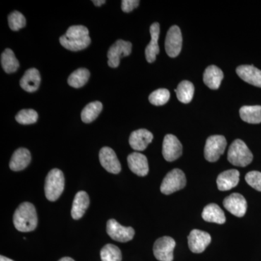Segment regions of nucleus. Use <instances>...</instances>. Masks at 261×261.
<instances>
[{
  "label": "nucleus",
  "mask_w": 261,
  "mask_h": 261,
  "mask_svg": "<svg viewBox=\"0 0 261 261\" xmlns=\"http://www.w3.org/2000/svg\"><path fill=\"white\" fill-rule=\"evenodd\" d=\"M13 224L16 229L21 232H29L35 230L38 218L34 205L28 202L19 205L13 216Z\"/></svg>",
  "instance_id": "obj_1"
},
{
  "label": "nucleus",
  "mask_w": 261,
  "mask_h": 261,
  "mask_svg": "<svg viewBox=\"0 0 261 261\" xmlns=\"http://www.w3.org/2000/svg\"><path fill=\"white\" fill-rule=\"evenodd\" d=\"M253 154L241 140L233 141L228 151V161L233 166L245 167L250 164Z\"/></svg>",
  "instance_id": "obj_2"
},
{
  "label": "nucleus",
  "mask_w": 261,
  "mask_h": 261,
  "mask_svg": "<svg viewBox=\"0 0 261 261\" xmlns=\"http://www.w3.org/2000/svg\"><path fill=\"white\" fill-rule=\"evenodd\" d=\"M65 187L64 175L61 170L54 168L48 173L44 192L48 200L54 202L61 197Z\"/></svg>",
  "instance_id": "obj_3"
},
{
  "label": "nucleus",
  "mask_w": 261,
  "mask_h": 261,
  "mask_svg": "<svg viewBox=\"0 0 261 261\" xmlns=\"http://www.w3.org/2000/svg\"><path fill=\"white\" fill-rule=\"evenodd\" d=\"M187 179L181 170L175 168L165 176L161 184V191L164 195H171L186 186Z\"/></svg>",
  "instance_id": "obj_4"
},
{
  "label": "nucleus",
  "mask_w": 261,
  "mask_h": 261,
  "mask_svg": "<svg viewBox=\"0 0 261 261\" xmlns=\"http://www.w3.org/2000/svg\"><path fill=\"white\" fill-rule=\"evenodd\" d=\"M226 145L227 142L224 136H211L206 141L204 150L205 159L209 162L217 161L224 154Z\"/></svg>",
  "instance_id": "obj_5"
},
{
  "label": "nucleus",
  "mask_w": 261,
  "mask_h": 261,
  "mask_svg": "<svg viewBox=\"0 0 261 261\" xmlns=\"http://www.w3.org/2000/svg\"><path fill=\"white\" fill-rule=\"evenodd\" d=\"M132 49V44L130 42L122 39L116 41L108 51V65L111 68L118 67L121 58L129 56Z\"/></svg>",
  "instance_id": "obj_6"
},
{
  "label": "nucleus",
  "mask_w": 261,
  "mask_h": 261,
  "mask_svg": "<svg viewBox=\"0 0 261 261\" xmlns=\"http://www.w3.org/2000/svg\"><path fill=\"white\" fill-rule=\"evenodd\" d=\"M176 242L170 237H163L156 240L154 244V257L160 261H173V250Z\"/></svg>",
  "instance_id": "obj_7"
},
{
  "label": "nucleus",
  "mask_w": 261,
  "mask_h": 261,
  "mask_svg": "<svg viewBox=\"0 0 261 261\" xmlns=\"http://www.w3.org/2000/svg\"><path fill=\"white\" fill-rule=\"evenodd\" d=\"M107 233L115 241L127 243L134 238L135 231L133 228L122 226L116 220L111 219L107 223Z\"/></svg>",
  "instance_id": "obj_8"
},
{
  "label": "nucleus",
  "mask_w": 261,
  "mask_h": 261,
  "mask_svg": "<svg viewBox=\"0 0 261 261\" xmlns=\"http://www.w3.org/2000/svg\"><path fill=\"white\" fill-rule=\"evenodd\" d=\"M182 35L181 30L177 25H173L169 29L166 35L165 48L168 56L176 58L181 53Z\"/></svg>",
  "instance_id": "obj_9"
},
{
  "label": "nucleus",
  "mask_w": 261,
  "mask_h": 261,
  "mask_svg": "<svg viewBox=\"0 0 261 261\" xmlns=\"http://www.w3.org/2000/svg\"><path fill=\"white\" fill-rule=\"evenodd\" d=\"M182 154V145L177 137L167 135L163 142V155L166 161L172 162Z\"/></svg>",
  "instance_id": "obj_10"
},
{
  "label": "nucleus",
  "mask_w": 261,
  "mask_h": 261,
  "mask_svg": "<svg viewBox=\"0 0 261 261\" xmlns=\"http://www.w3.org/2000/svg\"><path fill=\"white\" fill-rule=\"evenodd\" d=\"M211 242V235L201 230H192L188 236L189 247L194 253H201L205 251Z\"/></svg>",
  "instance_id": "obj_11"
},
{
  "label": "nucleus",
  "mask_w": 261,
  "mask_h": 261,
  "mask_svg": "<svg viewBox=\"0 0 261 261\" xmlns=\"http://www.w3.org/2000/svg\"><path fill=\"white\" fill-rule=\"evenodd\" d=\"M224 206L225 208L237 217L241 218L245 216L247 212V201L243 195L238 193L231 194L224 199Z\"/></svg>",
  "instance_id": "obj_12"
},
{
  "label": "nucleus",
  "mask_w": 261,
  "mask_h": 261,
  "mask_svg": "<svg viewBox=\"0 0 261 261\" xmlns=\"http://www.w3.org/2000/svg\"><path fill=\"white\" fill-rule=\"evenodd\" d=\"M99 161L108 172L118 174L121 172V163L118 161L116 152L111 147H105L99 151Z\"/></svg>",
  "instance_id": "obj_13"
},
{
  "label": "nucleus",
  "mask_w": 261,
  "mask_h": 261,
  "mask_svg": "<svg viewBox=\"0 0 261 261\" xmlns=\"http://www.w3.org/2000/svg\"><path fill=\"white\" fill-rule=\"evenodd\" d=\"M130 171L139 176H145L149 173L148 161L143 154L133 152L127 159Z\"/></svg>",
  "instance_id": "obj_14"
},
{
  "label": "nucleus",
  "mask_w": 261,
  "mask_h": 261,
  "mask_svg": "<svg viewBox=\"0 0 261 261\" xmlns=\"http://www.w3.org/2000/svg\"><path fill=\"white\" fill-rule=\"evenodd\" d=\"M153 140V135L148 130L139 129L130 134L129 144L132 149L137 151H143Z\"/></svg>",
  "instance_id": "obj_15"
},
{
  "label": "nucleus",
  "mask_w": 261,
  "mask_h": 261,
  "mask_svg": "<svg viewBox=\"0 0 261 261\" xmlns=\"http://www.w3.org/2000/svg\"><path fill=\"white\" fill-rule=\"evenodd\" d=\"M151 40L145 49V57L147 61L149 63L155 61L156 56L160 53L159 39L160 35V25L159 23H154L149 29Z\"/></svg>",
  "instance_id": "obj_16"
},
{
  "label": "nucleus",
  "mask_w": 261,
  "mask_h": 261,
  "mask_svg": "<svg viewBox=\"0 0 261 261\" xmlns=\"http://www.w3.org/2000/svg\"><path fill=\"white\" fill-rule=\"evenodd\" d=\"M240 78L247 83L261 88V70L253 65H244L239 66L236 70Z\"/></svg>",
  "instance_id": "obj_17"
},
{
  "label": "nucleus",
  "mask_w": 261,
  "mask_h": 261,
  "mask_svg": "<svg viewBox=\"0 0 261 261\" xmlns=\"http://www.w3.org/2000/svg\"><path fill=\"white\" fill-rule=\"evenodd\" d=\"M240 181V172L231 169L220 173L217 178V186L221 191H228L238 186Z\"/></svg>",
  "instance_id": "obj_18"
},
{
  "label": "nucleus",
  "mask_w": 261,
  "mask_h": 261,
  "mask_svg": "<svg viewBox=\"0 0 261 261\" xmlns=\"http://www.w3.org/2000/svg\"><path fill=\"white\" fill-rule=\"evenodd\" d=\"M41 83V75L37 68H30L24 73L20 81V85L28 92H36Z\"/></svg>",
  "instance_id": "obj_19"
},
{
  "label": "nucleus",
  "mask_w": 261,
  "mask_h": 261,
  "mask_svg": "<svg viewBox=\"0 0 261 261\" xmlns=\"http://www.w3.org/2000/svg\"><path fill=\"white\" fill-rule=\"evenodd\" d=\"M32 160V155L29 149L19 148L15 151L11 158L10 168L12 171H20L29 166Z\"/></svg>",
  "instance_id": "obj_20"
},
{
  "label": "nucleus",
  "mask_w": 261,
  "mask_h": 261,
  "mask_svg": "<svg viewBox=\"0 0 261 261\" xmlns=\"http://www.w3.org/2000/svg\"><path fill=\"white\" fill-rule=\"evenodd\" d=\"M90 201L88 194L84 191L79 192L75 195L71 209V216L73 219H80L88 208Z\"/></svg>",
  "instance_id": "obj_21"
},
{
  "label": "nucleus",
  "mask_w": 261,
  "mask_h": 261,
  "mask_svg": "<svg viewBox=\"0 0 261 261\" xmlns=\"http://www.w3.org/2000/svg\"><path fill=\"white\" fill-rule=\"evenodd\" d=\"M224 79L222 70L216 65H211L206 68L203 74V82L211 89H218Z\"/></svg>",
  "instance_id": "obj_22"
},
{
  "label": "nucleus",
  "mask_w": 261,
  "mask_h": 261,
  "mask_svg": "<svg viewBox=\"0 0 261 261\" xmlns=\"http://www.w3.org/2000/svg\"><path fill=\"white\" fill-rule=\"evenodd\" d=\"M202 219L207 222L223 224L226 222V216L222 209L216 204L206 205L202 214Z\"/></svg>",
  "instance_id": "obj_23"
},
{
  "label": "nucleus",
  "mask_w": 261,
  "mask_h": 261,
  "mask_svg": "<svg viewBox=\"0 0 261 261\" xmlns=\"http://www.w3.org/2000/svg\"><path fill=\"white\" fill-rule=\"evenodd\" d=\"M240 115L244 121L252 124L261 123V106H243L240 108Z\"/></svg>",
  "instance_id": "obj_24"
},
{
  "label": "nucleus",
  "mask_w": 261,
  "mask_h": 261,
  "mask_svg": "<svg viewBox=\"0 0 261 261\" xmlns=\"http://www.w3.org/2000/svg\"><path fill=\"white\" fill-rule=\"evenodd\" d=\"M60 42L65 49L77 51L88 47L91 43V39L89 37L82 38V39H68L63 35L60 38Z\"/></svg>",
  "instance_id": "obj_25"
},
{
  "label": "nucleus",
  "mask_w": 261,
  "mask_h": 261,
  "mask_svg": "<svg viewBox=\"0 0 261 261\" xmlns=\"http://www.w3.org/2000/svg\"><path fill=\"white\" fill-rule=\"evenodd\" d=\"M1 64L3 70L7 73H15L20 66V63L15 57V53L10 49H6L2 53Z\"/></svg>",
  "instance_id": "obj_26"
},
{
  "label": "nucleus",
  "mask_w": 261,
  "mask_h": 261,
  "mask_svg": "<svg viewBox=\"0 0 261 261\" xmlns=\"http://www.w3.org/2000/svg\"><path fill=\"white\" fill-rule=\"evenodd\" d=\"M178 100L182 103L191 102L195 92V87L192 82L189 81H183L178 84L177 89L175 90Z\"/></svg>",
  "instance_id": "obj_27"
},
{
  "label": "nucleus",
  "mask_w": 261,
  "mask_h": 261,
  "mask_svg": "<svg viewBox=\"0 0 261 261\" xmlns=\"http://www.w3.org/2000/svg\"><path fill=\"white\" fill-rule=\"evenodd\" d=\"M102 111V104L99 101L89 103L84 108L81 114L82 121L85 123H92L97 118Z\"/></svg>",
  "instance_id": "obj_28"
},
{
  "label": "nucleus",
  "mask_w": 261,
  "mask_h": 261,
  "mask_svg": "<svg viewBox=\"0 0 261 261\" xmlns=\"http://www.w3.org/2000/svg\"><path fill=\"white\" fill-rule=\"evenodd\" d=\"M90 77V72L86 68H79L73 71L68 77V83L73 88H81L84 87Z\"/></svg>",
  "instance_id": "obj_29"
},
{
  "label": "nucleus",
  "mask_w": 261,
  "mask_h": 261,
  "mask_svg": "<svg viewBox=\"0 0 261 261\" xmlns=\"http://www.w3.org/2000/svg\"><path fill=\"white\" fill-rule=\"evenodd\" d=\"M102 261H121V250L116 245L108 244L102 247L100 252Z\"/></svg>",
  "instance_id": "obj_30"
},
{
  "label": "nucleus",
  "mask_w": 261,
  "mask_h": 261,
  "mask_svg": "<svg viewBox=\"0 0 261 261\" xmlns=\"http://www.w3.org/2000/svg\"><path fill=\"white\" fill-rule=\"evenodd\" d=\"M38 113L33 109H24L15 116V120L18 123L23 125H29L35 123L37 121Z\"/></svg>",
  "instance_id": "obj_31"
},
{
  "label": "nucleus",
  "mask_w": 261,
  "mask_h": 261,
  "mask_svg": "<svg viewBox=\"0 0 261 261\" xmlns=\"http://www.w3.org/2000/svg\"><path fill=\"white\" fill-rule=\"evenodd\" d=\"M169 99L170 92L166 89H157L149 96V102L151 104L156 106H161L166 104Z\"/></svg>",
  "instance_id": "obj_32"
},
{
  "label": "nucleus",
  "mask_w": 261,
  "mask_h": 261,
  "mask_svg": "<svg viewBox=\"0 0 261 261\" xmlns=\"http://www.w3.org/2000/svg\"><path fill=\"white\" fill-rule=\"evenodd\" d=\"M8 24L11 30L17 32L25 27L27 20L20 12L14 11L8 15Z\"/></svg>",
  "instance_id": "obj_33"
},
{
  "label": "nucleus",
  "mask_w": 261,
  "mask_h": 261,
  "mask_svg": "<svg viewBox=\"0 0 261 261\" xmlns=\"http://www.w3.org/2000/svg\"><path fill=\"white\" fill-rule=\"evenodd\" d=\"M65 36L68 39H82L89 37V30L84 25H72L67 30Z\"/></svg>",
  "instance_id": "obj_34"
},
{
  "label": "nucleus",
  "mask_w": 261,
  "mask_h": 261,
  "mask_svg": "<svg viewBox=\"0 0 261 261\" xmlns=\"http://www.w3.org/2000/svg\"><path fill=\"white\" fill-rule=\"evenodd\" d=\"M245 180L252 188L255 189L257 191L261 192V172L255 171H250L245 176Z\"/></svg>",
  "instance_id": "obj_35"
},
{
  "label": "nucleus",
  "mask_w": 261,
  "mask_h": 261,
  "mask_svg": "<svg viewBox=\"0 0 261 261\" xmlns=\"http://www.w3.org/2000/svg\"><path fill=\"white\" fill-rule=\"evenodd\" d=\"M139 0H123L121 2L122 10L125 13H130L140 5Z\"/></svg>",
  "instance_id": "obj_36"
},
{
  "label": "nucleus",
  "mask_w": 261,
  "mask_h": 261,
  "mask_svg": "<svg viewBox=\"0 0 261 261\" xmlns=\"http://www.w3.org/2000/svg\"><path fill=\"white\" fill-rule=\"evenodd\" d=\"M92 3H94V5H95V6L99 7L102 5H104L105 3H106V0H93Z\"/></svg>",
  "instance_id": "obj_37"
},
{
  "label": "nucleus",
  "mask_w": 261,
  "mask_h": 261,
  "mask_svg": "<svg viewBox=\"0 0 261 261\" xmlns=\"http://www.w3.org/2000/svg\"><path fill=\"white\" fill-rule=\"evenodd\" d=\"M0 261H14L11 260V259L8 258V257L3 256V255H1L0 256Z\"/></svg>",
  "instance_id": "obj_38"
},
{
  "label": "nucleus",
  "mask_w": 261,
  "mask_h": 261,
  "mask_svg": "<svg viewBox=\"0 0 261 261\" xmlns=\"http://www.w3.org/2000/svg\"><path fill=\"white\" fill-rule=\"evenodd\" d=\"M59 261H75L73 259L70 258V257H65L61 258Z\"/></svg>",
  "instance_id": "obj_39"
}]
</instances>
